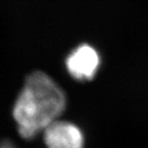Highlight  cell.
I'll return each instance as SVG.
<instances>
[{
    "instance_id": "cell-1",
    "label": "cell",
    "mask_w": 148,
    "mask_h": 148,
    "mask_svg": "<svg viewBox=\"0 0 148 148\" xmlns=\"http://www.w3.org/2000/svg\"><path fill=\"white\" fill-rule=\"evenodd\" d=\"M66 108V96L52 77L43 71L27 76L12 109L17 134L23 140H33Z\"/></svg>"
},
{
    "instance_id": "cell-2",
    "label": "cell",
    "mask_w": 148,
    "mask_h": 148,
    "mask_svg": "<svg viewBox=\"0 0 148 148\" xmlns=\"http://www.w3.org/2000/svg\"><path fill=\"white\" fill-rule=\"evenodd\" d=\"M101 66V57L94 46L82 43L76 46L66 59L67 72L80 82L91 81Z\"/></svg>"
},
{
    "instance_id": "cell-3",
    "label": "cell",
    "mask_w": 148,
    "mask_h": 148,
    "mask_svg": "<svg viewBox=\"0 0 148 148\" xmlns=\"http://www.w3.org/2000/svg\"><path fill=\"white\" fill-rule=\"evenodd\" d=\"M41 134L46 148H85L82 130L70 121L56 120Z\"/></svg>"
}]
</instances>
